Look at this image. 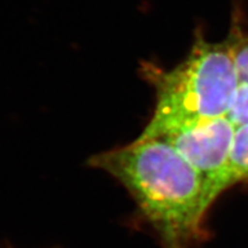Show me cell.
Masks as SVG:
<instances>
[{"label":"cell","mask_w":248,"mask_h":248,"mask_svg":"<svg viewBox=\"0 0 248 248\" xmlns=\"http://www.w3.org/2000/svg\"><path fill=\"white\" fill-rule=\"evenodd\" d=\"M89 164L129 192L162 248H191L204 238L210 207L202 178L166 139L137 138L93 155Z\"/></svg>","instance_id":"obj_1"},{"label":"cell","mask_w":248,"mask_h":248,"mask_svg":"<svg viewBox=\"0 0 248 248\" xmlns=\"http://www.w3.org/2000/svg\"><path fill=\"white\" fill-rule=\"evenodd\" d=\"M144 75L156 92L153 115L138 139L162 138L188 124L228 116L240 85L229 40L212 43L195 36L178 66L162 70L145 64Z\"/></svg>","instance_id":"obj_2"},{"label":"cell","mask_w":248,"mask_h":248,"mask_svg":"<svg viewBox=\"0 0 248 248\" xmlns=\"http://www.w3.org/2000/svg\"><path fill=\"white\" fill-rule=\"evenodd\" d=\"M235 131L237 126L228 115L188 124L162 137L199 172L209 207L229 188V164Z\"/></svg>","instance_id":"obj_3"},{"label":"cell","mask_w":248,"mask_h":248,"mask_svg":"<svg viewBox=\"0 0 248 248\" xmlns=\"http://www.w3.org/2000/svg\"><path fill=\"white\" fill-rule=\"evenodd\" d=\"M248 181V124L238 126L232 146L228 187Z\"/></svg>","instance_id":"obj_4"},{"label":"cell","mask_w":248,"mask_h":248,"mask_svg":"<svg viewBox=\"0 0 248 248\" xmlns=\"http://www.w3.org/2000/svg\"><path fill=\"white\" fill-rule=\"evenodd\" d=\"M228 40L233 53L240 82L248 84V29L239 22L233 24Z\"/></svg>","instance_id":"obj_5"},{"label":"cell","mask_w":248,"mask_h":248,"mask_svg":"<svg viewBox=\"0 0 248 248\" xmlns=\"http://www.w3.org/2000/svg\"><path fill=\"white\" fill-rule=\"evenodd\" d=\"M229 117L237 128L248 124V84L246 83H240Z\"/></svg>","instance_id":"obj_6"}]
</instances>
